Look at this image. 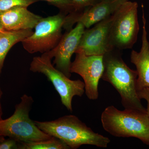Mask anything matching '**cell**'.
Listing matches in <instances>:
<instances>
[{
  "instance_id": "7402d4cb",
  "label": "cell",
  "mask_w": 149,
  "mask_h": 149,
  "mask_svg": "<svg viewBox=\"0 0 149 149\" xmlns=\"http://www.w3.org/2000/svg\"><path fill=\"white\" fill-rule=\"evenodd\" d=\"M147 102H148V104H147V107L146 108V111L147 112V113H148V115L149 118V102L147 101Z\"/></svg>"
},
{
  "instance_id": "9a60e30c",
  "label": "cell",
  "mask_w": 149,
  "mask_h": 149,
  "mask_svg": "<svg viewBox=\"0 0 149 149\" xmlns=\"http://www.w3.org/2000/svg\"><path fill=\"white\" fill-rule=\"evenodd\" d=\"M20 149H69L66 144L55 137L42 141L19 143Z\"/></svg>"
},
{
  "instance_id": "cb8c5ba5",
  "label": "cell",
  "mask_w": 149,
  "mask_h": 149,
  "mask_svg": "<svg viewBox=\"0 0 149 149\" xmlns=\"http://www.w3.org/2000/svg\"><path fill=\"white\" fill-rule=\"evenodd\" d=\"M2 31V29H1L0 28V33H1V31Z\"/></svg>"
},
{
  "instance_id": "30bf717a",
  "label": "cell",
  "mask_w": 149,
  "mask_h": 149,
  "mask_svg": "<svg viewBox=\"0 0 149 149\" xmlns=\"http://www.w3.org/2000/svg\"><path fill=\"white\" fill-rule=\"evenodd\" d=\"M85 29L83 23L77 22L75 27L63 35L55 48L47 52L52 58H54V65H55L56 68L69 78L71 75V57L77 50Z\"/></svg>"
},
{
  "instance_id": "3957f363",
  "label": "cell",
  "mask_w": 149,
  "mask_h": 149,
  "mask_svg": "<svg viewBox=\"0 0 149 149\" xmlns=\"http://www.w3.org/2000/svg\"><path fill=\"white\" fill-rule=\"evenodd\" d=\"M101 120L103 128L111 136L137 138L149 146V118L147 111H121L110 106L102 113Z\"/></svg>"
},
{
  "instance_id": "52a82bcc",
  "label": "cell",
  "mask_w": 149,
  "mask_h": 149,
  "mask_svg": "<svg viewBox=\"0 0 149 149\" xmlns=\"http://www.w3.org/2000/svg\"><path fill=\"white\" fill-rule=\"evenodd\" d=\"M66 16L59 12L54 16L42 17L33 34L21 42L24 49L29 54H43L55 48L63 35L62 29Z\"/></svg>"
},
{
  "instance_id": "603a6c76",
  "label": "cell",
  "mask_w": 149,
  "mask_h": 149,
  "mask_svg": "<svg viewBox=\"0 0 149 149\" xmlns=\"http://www.w3.org/2000/svg\"><path fill=\"white\" fill-rule=\"evenodd\" d=\"M5 137H3V136H0V143L1 142H2L5 139Z\"/></svg>"
},
{
  "instance_id": "44dd1931",
  "label": "cell",
  "mask_w": 149,
  "mask_h": 149,
  "mask_svg": "<svg viewBox=\"0 0 149 149\" xmlns=\"http://www.w3.org/2000/svg\"><path fill=\"white\" fill-rule=\"evenodd\" d=\"M3 95V92L0 88V120L2 119L3 111L2 109L1 105V99Z\"/></svg>"
},
{
  "instance_id": "ffe728a7",
  "label": "cell",
  "mask_w": 149,
  "mask_h": 149,
  "mask_svg": "<svg viewBox=\"0 0 149 149\" xmlns=\"http://www.w3.org/2000/svg\"><path fill=\"white\" fill-rule=\"evenodd\" d=\"M139 98L149 102V88H146L138 92Z\"/></svg>"
},
{
  "instance_id": "2e32d148",
  "label": "cell",
  "mask_w": 149,
  "mask_h": 149,
  "mask_svg": "<svg viewBox=\"0 0 149 149\" xmlns=\"http://www.w3.org/2000/svg\"><path fill=\"white\" fill-rule=\"evenodd\" d=\"M58 9L60 13L65 15L75 12L74 3L72 0H42Z\"/></svg>"
},
{
  "instance_id": "8fae6325",
  "label": "cell",
  "mask_w": 149,
  "mask_h": 149,
  "mask_svg": "<svg viewBox=\"0 0 149 149\" xmlns=\"http://www.w3.org/2000/svg\"><path fill=\"white\" fill-rule=\"evenodd\" d=\"M129 0H101L95 5L80 13H71L65 17L63 28L69 31L75 23L80 22L89 28L99 22L112 15L123 3Z\"/></svg>"
},
{
  "instance_id": "d6986e66",
  "label": "cell",
  "mask_w": 149,
  "mask_h": 149,
  "mask_svg": "<svg viewBox=\"0 0 149 149\" xmlns=\"http://www.w3.org/2000/svg\"><path fill=\"white\" fill-rule=\"evenodd\" d=\"M19 143L13 139H5L0 143V149H19Z\"/></svg>"
},
{
  "instance_id": "7c38bea8",
  "label": "cell",
  "mask_w": 149,
  "mask_h": 149,
  "mask_svg": "<svg viewBox=\"0 0 149 149\" xmlns=\"http://www.w3.org/2000/svg\"><path fill=\"white\" fill-rule=\"evenodd\" d=\"M42 17L26 7L17 6L0 13V28L6 31L32 29Z\"/></svg>"
},
{
  "instance_id": "7a4b0ae2",
  "label": "cell",
  "mask_w": 149,
  "mask_h": 149,
  "mask_svg": "<svg viewBox=\"0 0 149 149\" xmlns=\"http://www.w3.org/2000/svg\"><path fill=\"white\" fill-rule=\"evenodd\" d=\"M35 122L43 132L61 140L70 149H77L83 145L106 148L111 142L108 137L94 132L73 115L64 116L51 121Z\"/></svg>"
},
{
  "instance_id": "ba28073f",
  "label": "cell",
  "mask_w": 149,
  "mask_h": 149,
  "mask_svg": "<svg viewBox=\"0 0 149 149\" xmlns=\"http://www.w3.org/2000/svg\"><path fill=\"white\" fill-rule=\"evenodd\" d=\"M75 54V59L70 66V72L82 77L88 98L97 100L99 97V81L104 70L103 56L87 55L81 50L76 51Z\"/></svg>"
},
{
  "instance_id": "ac0fdd59",
  "label": "cell",
  "mask_w": 149,
  "mask_h": 149,
  "mask_svg": "<svg viewBox=\"0 0 149 149\" xmlns=\"http://www.w3.org/2000/svg\"><path fill=\"white\" fill-rule=\"evenodd\" d=\"M75 8V12L72 13H80L85 10L95 5L101 0H72ZM71 14V13H70Z\"/></svg>"
},
{
  "instance_id": "277c9868",
  "label": "cell",
  "mask_w": 149,
  "mask_h": 149,
  "mask_svg": "<svg viewBox=\"0 0 149 149\" xmlns=\"http://www.w3.org/2000/svg\"><path fill=\"white\" fill-rule=\"evenodd\" d=\"M34 102L31 96L24 95L16 105L13 114L0 120V136L8 137L18 143L47 140L52 136L38 128L29 117V112Z\"/></svg>"
},
{
  "instance_id": "e0dca14e",
  "label": "cell",
  "mask_w": 149,
  "mask_h": 149,
  "mask_svg": "<svg viewBox=\"0 0 149 149\" xmlns=\"http://www.w3.org/2000/svg\"><path fill=\"white\" fill-rule=\"evenodd\" d=\"M40 0H0V13L17 6L28 7Z\"/></svg>"
},
{
  "instance_id": "5b68a950",
  "label": "cell",
  "mask_w": 149,
  "mask_h": 149,
  "mask_svg": "<svg viewBox=\"0 0 149 149\" xmlns=\"http://www.w3.org/2000/svg\"><path fill=\"white\" fill-rule=\"evenodd\" d=\"M47 52L33 58L30 71L45 74L52 83L60 96L62 104L69 111H72V100L74 96L82 97L85 92V83L80 80H71L54 66Z\"/></svg>"
},
{
  "instance_id": "6da1fadb",
  "label": "cell",
  "mask_w": 149,
  "mask_h": 149,
  "mask_svg": "<svg viewBox=\"0 0 149 149\" xmlns=\"http://www.w3.org/2000/svg\"><path fill=\"white\" fill-rule=\"evenodd\" d=\"M104 70L102 79L111 84L118 92L124 109L146 111L136 88V70L124 62L120 50L113 49L103 55Z\"/></svg>"
},
{
  "instance_id": "5bb4252c",
  "label": "cell",
  "mask_w": 149,
  "mask_h": 149,
  "mask_svg": "<svg viewBox=\"0 0 149 149\" xmlns=\"http://www.w3.org/2000/svg\"><path fill=\"white\" fill-rule=\"evenodd\" d=\"M33 32L31 29L18 31L2 30L0 33V76L5 59L11 48L32 35Z\"/></svg>"
},
{
  "instance_id": "9c48e42d",
  "label": "cell",
  "mask_w": 149,
  "mask_h": 149,
  "mask_svg": "<svg viewBox=\"0 0 149 149\" xmlns=\"http://www.w3.org/2000/svg\"><path fill=\"white\" fill-rule=\"evenodd\" d=\"M113 17L114 14L94 24L92 28L85 29L76 52L83 51L87 55H103L113 49L109 39Z\"/></svg>"
},
{
  "instance_id": "4fadbf2b",
  "label": "cell",
  "mask_w": 149,
  "mask_h": 149,
  "mask_svg": "<svg viewBox=\"0 0 149 149\" xmlns=\"http://www.w3.org/2000/svg\"><path fill=\"white\" fill-rule=\"evenodd\" d=\"M143 33L141 50L132 51L130 54V61L136 67L138 74L136 88L138 92L144 88H149V42L146 29V20L144 9L142 6Z\"/></svg>"
},
{
  "instance_id": "8992f818",
  "label": "cell",
  "mask_w": 149,
  "mask_h": 149,
  "mask_svg": "<svg viewBox=\"0 0 149 149\" xmlns=\"http://www.w3.org/2000/svg\"><path fill=\"white\" fill-rule=\"evenodd\" d=\"M138 8L137 2L128 1L114 13L109 37L113 49H131L137 42L140 30Z\"/></svg>"
}]
</instances>
